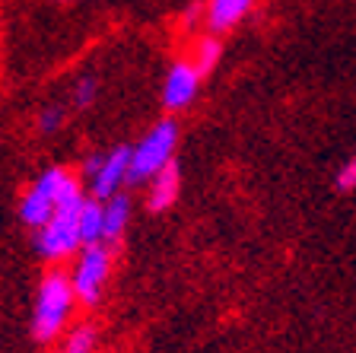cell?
Wrapping results in <instances>:
<instances>
[{"label": "cell", "instance_id": "10", "mask_svg": "<svg viewBox=\"0 0 356 353\" xmlns=\"http://www.w3.org/2000/svg\"><path fill=\"white\" fill-rule=\"evenodd\" d=\"M131 220V201L124 194H111L105 204V217H102V242H115L121 239V233L127 229Z\"/></svg>", "mask_w": 356, "mask_h": 353}, {"label": "cell", "instance_id": "12", "mask_svg": "<svg viewBox=\"0 0 356 353\" xmlns=\"http://www.w3.org/2000/svg\"><path fill=\"white\" fill-rule=\"evenodd\" d=\"M220 42L216 38H200L197 42V54H194V67H197L200 77H207L210 70L216 67V61H220Z\"/></svg>", "mask_w": 356, "mask_h": 353}, {"label": "cell", "instance_id": "9", "mask_svg": "<svg viewBox=\"0 0 356 353\" xmlns=\"http://www.w3.org/2000/svg\"><path fill=\"white\" fill-rule=\"evenodd\" d=\"M254 0H210L207 3V26L213 32H226L252 10Z\"/></svg>", "mask_w": 356, "mask_h": 353}, {"label": "cell", "instance_id": "11", "mask_svg": "<svg viewBox=\"0 0 356 353\" xmlns=\"http://www.w3.org/2000/svg\"><path fill=\"white\" fill-rule=\"evenodd\" d=\"M102 217H105V204H102V201H99V198L83 201L80 214H76V226H80L83 245L102 242Z\"/></svg>", "mask_w": 356, "mask_h": 353}, {"label": "cell", "instance_id": "16", "mask_svg": "<svg viewBox=\"0 0 356 353\" xmlns=\"http://www.w3.org/2000/svg\"><path fill=\"white\" fill-rule=\"evenodd\" d=\"M337 185H341V188H356V156L341 169V175H337Z\"/></svg>", "mask_w": 356, "mask_h": 353}, {"label": "cell", "instance_id": "2", "mask_svg": "<svg viewBox=\"0 0 356 353\" xmlns=\"http://www.w3.org/2000/svg\"><path fill=\"white\" fill-rule=\"evenodd\" d=\"M175 147H178V125L175 121H159V125L131 150L127 182H147V178H153L159 169H165L172 162Z\"/></svg>", "mask_w": 356, "mask_h": 353}, {"label": "cell", "instance_id": "13", "mask_svg": "<svg viewBox=\"0 0 356 353\" xmlns=\"http://www.w3.org/2000/svg\"><path fill=\"white\" fill-rule=\"evenodd\" d=\"M96 347V328H89V324H80L76 331H70L64 344V353H92Z\"/></svg>", "mask_w": 356, "mask_h": 353}, {"label": "cell", "instance_id": "5", "mask_svg": "<svg viewBox=\"0 0 356 353\" xmlns=\"http://www.w3.org/2000/svg\"><path fill=\"white\" fill-rule=\"evenodd\" d=\"M76 214L80 210H54V217L35 235L38 255L48 258V261H60V258L74 255L80 249L83 239H80V226H76Z\"/></svg>", "mask_w": 356, "mask_h": 353}, {"label": "cell", "instance_id": "1", "mask_svg": "<svg viewBox=\"0 0 356 353\" xmlns=\"http://www.w3.org/2000/svg\"><path fill=\"white\" fill-rule=\"evenodd\" d=\"M74 302H76V293L70 277H64L58 271L48 274L42 280V287H38L35 312H32V334L38 340H51L67 324V318L74 312Z\"/></svg>", "mask_w": 356, "mask_h": 353}, {"label": "cell", "instance_id": "3", "mask_svg": "<svg viewBox=\"0 0 356 353\" xmlns=\"http://www.w3.org/2000/svg\"><path fill=\"white\" fill-rule=\"evenodd\" d=\"M111 274V251L105 249L102 242L96 245H83V255L74 267V293L83 306H96L102 299V290H105V280Z\"/></svg>", "mask_w": 356, "mask_h": 353}, {"label": "cell", "instance_id": "6", "mask_svg": "<svg viewBox=\"0 0 356 353\" xmlns=\"http://www.w3.org/2000/svg\"><path fill=\"white\" fill-rule=\"evenodd\" d=\"M127 172H131V150L115 147L111 153H105L99 169L92 172V198L108 201L111 194H118L121 182H127Z\"/></svg>", "mask_w": 356, "mask_h": 353}, {"label": "cell", "instance_id": "7", "mask_svg": "<svg viewBox=\"0 0 356 353\" xmlns=\"http://www.w3.org/2000/svg\"><path fill=\"white\" fill-rule=\"evenodd\" d=\"M197 83H200V74L194 64H188V61L172 64L169 77H165V86H163L165 109H185V105L197 96Z\"/></svg>", "mask_w": 356, "mask_h": 353}, {"label": "cell", "instance_id": "15", "mask_svg": "<svg viewBox=\"0 0 356 353\" xmlns=\"http://www.w3.org/2000/svg\"><path fill=\"white\" fill-rule=\"evenodd\" d=\"M60 121H64L60 109H48V111H42V118H38V127H42V131H58Z\"/></svg>", "mask_w": 356, "mask_h": 353}, {"label": "cell", "instance_id": "4", "mask_svg": "<svg viewBox=\"0 0 356 353\" xmlns=\"http://www.w3.org/2000/svg\"><path fill=\"white\" fill-rule=\"evenodd\" d=\"M64 178H67V169H60V166H51V169H44L35 178V185L26 191V198L19 204V217L26 226L42 229L54 217V210H58V191H60V185H64Z\"/></svg>", "mask_w": 356, "mask_h": 353}, {"label": "cell", "instance_id": "8", "mask_svg": "<svg viewBox=\"0 0 356 353\" xmlns=\"http://www.w3.org/2000/svg\"><path fill=\"white\" fill-rule=\"evenodd\" d=\"M178 188H181V172L175 162H169L165 169H159L149 178V194H147V207L149 210H165L169 204H175Z\"/></svg>", "mask_w": 356, "mask_h": 353}, {"label": "cell", "instance_id": "14", "mask_svg": "<svg viewBox=\"0 0 356 353\" xmlns=\"http://www.w3.org/2000/svg\"><path fill=\"white\" fill-rule=\"evenodd\" d=\"M96 93H99V86H96V80H92V77H83V80H76V86H74L76 109H89V105H92V99H96Z\"/></svg>", "mask_w": 356, "mask_h": 353}]
</instances>
